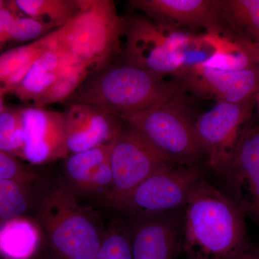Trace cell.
<instances>
[{
    "label": "cell",
    "mask_w": 259,
    "mask_h": 259,
    "mask_svg": "<svg viewBox=\"0 0 259 259\" xmlns=\"http://www.w3.org/2000/svg\"><path fill=\"white\" fill-rule=\"evenodd\" d=\"M50 27L44 25L35 19L20 18L13 20L8 32V40L25 42L37 40L45 36V33L50 30Z\"/></svg>",
    "instance_id": "obj_27"
},
{
    "label": "cell",
    "mask_w": 259,
    "mask_h": 259,
    "mask_svg": "<svg viewBox=\"0 0 259 259\" xmlns=\"http://www.w3.org/2000/svg\"><path fill=\"white\" fill-rule=\"evenodd\" d=\"M50 46V36L10 49L0 54V95L5 96L15 90L28 74L35 60Z\"/></svg>",
    "instance_id": "obj_19"
},
{
    "label": "cell",
    "mask_w": 259,
    "mask_h": 259,
    "mask_svg": "<svg viewBox=\"0 0 259 259\" xmlns=\"http://www.w3.org/2000/svg\"><path fill=\"white\" fill-rule=\"evenodd\" d=\"M37 219L46 244L59 259H97L104 232L91 209L59 180L40 199Z\"/></svg>",
    "instance_id": "obj_4"
},
{
    "label": "cell",
    "mask_w": 259,
    "mask_h": 259,
    "mask_svg": "<svg viewBox=\"0 0 259 259\" xmlns=\"http://www.w3.org/2000/svg\"><path fill=\"white\" fill-rule=\"evenodd\" d=\"M129 4L161 25L226 32L220 0H132Z\"/></svg>",
    "instance_id": "obj_14"
},
{
    "label": "cell",
    "mask_w": 259,
    "mask_h": 259,
    "mask_svg": "<svg viewBox=\"0 0 259 259\" xmlns=\"http://www.w3.org/2000/svg\"><path fill=\"white\" fill-rule=\"evenodd\" d=\"M89 74L83 66L69 59L55 83L33 102L34 106L44 108L51 104L67 101Z\"/></svg>",
    "instance_id": "obj_23"
},
{
    "label": "cell",
    "mask_w": 259,
    "mask_h": 259,
    "mask_svg": "<svg viewBox=\"0 0 259 259\" xmlns=\"http://www.w3.org/2000/svg\"><path fill=\"white\" fill-rule=\"evenodd\" d=\"M6 108L4 103V96L0 95V113Z\"/></svg>",
    "instance_id": "obj_32"
},
{
    "label": "cell",
    "mask_w": 259,
    "mask_h": 259,
    "mask_svg": "<svg viewBox=\"0 0 259 259\" xmlns=\"http://www.w3.org/2000/svg\"><path fill=\"white\" fill-rule=\"evenodd\" d=\"M110 159L112 188L102 202L111 208L153 174L180 163L125 122L112 141Z\"/></svg>",
    "instance_id": "obj_6"
},
{
    "label": "cell",
    "mask_w": 259,
    "mask_h": 259,
    "mask_svg": "<svg viewBox=\"0 0 259 259\" xmlns=\"http://www.w3.org/2000/svg\"><path fill=\"white\" fill-rule=\"evenodd\" d=\"M129 228L133 259H176L180 232L166 213L137 218Z\"/></svg>",
    "instance_id": "obj_16"
},
{
    "label": "cell",
    "mask_w": 259,
    "mask_h": 259,
    "mask_svg": "<svg viewBox=\"0 0 259 259\" xmlns=\"http://www.w3.org/2000/svg\"><path fill=\"white\" fill-rule=\"evenodd\" d=\"M97 259H133L129 226L120 218H112L105 230Z\"/></svg>",
    "instance_id": "obj_24"
},
{
    "label": "cell",
    "mask_w": 259,
    "mask_h": 259,
    "mask_svg": "<svg viewBox=\"0 0 259 259\" xmlns=\"http://www.w3.org/2000/svg\"><path fill=\"white\" fill-rule=\"evenodd\" d=\"M34 259H59L56 256L54 253L51 252V250L48 248H42V249L40 250V253L37 255Z\"/></svg>",
    "instance_id": "obj_31"
},
{
    "label": "cell",
    "mask_w": 259,
    "mask_h": 259,
    "mask_svg": "<svg viewBox=\"0 0 259 259\" xmlns=\"http://www.w3.org/2000/svg\"><path fill=\"white\" fill-rule=\"evenodd\" d=\"M69 61V58L51 45L50 39L49 49L33 63L13 94L21 102H35L55 83Z\"/></svg>",
    "instance_id": "obj_18"
},
{
    "label": "cell",
    "mask_w": 259,
    "mask_h": 259,
    "mask_svg": "<svg viewBox=\"0 0 259 259\" xmlns=\"http://www.w3.org/2000/svg\"><path fill=\"white\" fill-rule=\"evenodd\" d=\"M125 20L110 0H80L79 12L51 31V44L89 73L110 66L120 52Z\"/></svg>",
    "instance_id": "obj_3"
},
{
    "label": "cell",
    "mask_w": 259,
    "mask_h": 259,
    "mask_svg": "<svg viewBox=\"0 0 259 259\" xmlns=\"http://www.w3.org/2000/svg\"><path fill=\"white\" fill-rule=\"evenodd\" d=\"M224 23L259 42V0H220Z\"/></svg>",
    "instance_id": "obj_22"
},
{
    "label": "cell",
    "mask_w": 259,
    "mask_h": 259,
    "mask_svg": "<svg viewBox=\"0 0 259 259\" xmlns=\"http://www.w3.org/2000/svg\"><path fill=\"white\" fill-rule=\"evenodd\" d=\"M237 259H259V249L249 246Z\"/></svg>",
    "instance_id": "obj_29"
},
{
    "label": "cell",
    "mask_w": 259,
    "mask_h": 259,
    "mask_svg": "<svg viewBox=\"0 0 259 259\" xmlns=\"http://www.w3.org/2000/svg\"><path fill=\"white\" fill-rule=\"evenodd\" d=\"M24 144L21 109L6 108L0 113V151L21 158Z\"/></svg>",
    "instance_id": "obj_25"
},
{
    "label": "cell",
    "mask_w": 259,
    "mask_h": 259,
    "mask_svg": "<svg viewBox=\"0 0 259 259\" xmlns=\"http://www.w3.org/2000/svg\"><path fill=\"white\" fill-rule=\"evenodd\" d=\"M0 179L34 185L40 180V176L18 158L0 151Z\"/></svg>",
    "instance_id": "obj_26"
},
{
    "label": "cell",
    "mask_w": 259,
    "mask_h": 259,
    "mask_svg": "<svg viewBox=\"0 0 259 259\" xmlns=\"http://www.w3.org/2000/svg\"><path fill=\"white\" fill-rule=\"evenodd\" d=\"M125 64L164 78L182 79L196 36L143 17L125 21Z\"/></svg>",
    "instance_id": "obj_5"
},
{
    "label": "cell",
    "mask_w": 259,
    "mask_h": 259,
    "mask_svg": "<svg viewBox=\"0 0 259 259\" xmlns=\"http://www.w3.org/2000/svg\"><path fill=\"white\" fill-rule=\"evenodd\" d=\"M111 145L73 153L66 158L65 175L71 190L88 195L98 194L102 201L105 198L112 185Z\"/></svg>",
    "instance_id": "obj_15"
},
{
    "label": "cell",
    "mask_w": 259,
    "mask_h": 259,
    "mask_svg": "<svg viewBox=\"0 0 259 259\" xmlns=\"http://www.w3.org/2000/svg\"><path fill=\"white\" fill-rule=\"evenodd\" d=\"M33 185L0 179V223L26 216L35 202Z\"/></svg>",
    "instance_id": "obj_21"
},
{
    "label": "cell",
    "mask_w": 259,
    "mask_h": 259,
    "mask_svg": "<svg viewBox=\"0 0 259 259\" xmlns=\"http://www.w3.org/2000/svg\"><path fill=\"white\" fill-rule=\"evenodd\" d=\"M24 144L21 158L33 165L66 158L64 112L40 107L21 108Z\"/></svg>",
    "instance_id": "obj_10"
},
{
    "label": "cell",
    "mask_w": 259,
    "mask_h": 259,
    "mask_svg": "<svg viewBox=\"0 0 259 259\" xmlns=\"http://www.w3.org/2000/svg\"><path fill=\"white\" fill-rule=\"evenodd\" d=\"M184 206L182 245L189 259H237L250 246L241 209L206 181Z\"/></svg>",
    "instance_id": "obj_1"
},
{
    "label": "cell",
    "mask_w": 259,
    "mask_h": 259,
    "mask_svg": "<svg viewBox=\"0 0 259 259\" xmlns=\"http://www.w3.org/2000/svg\"><path fill=\"white\" fill-rule=\"evenodd\" d=\"M202 180L197 166L179 164L153 174L123 197L115 207L137 218L165 214L185 205Z\"/></svg>",
    "instance_id": "obj_8"
},
{
    "label": "cell",
    "mask_w": 259,
    "mask_h": 259,
    "mask_svg": "<svg viewBox=\"0 0 259 259\" xmlns=\"http://www.w3.org/2000/svg\"><path fill=\"white\" fill-rule=\"evenodd\" d=\"M64 114L65 146L69 156L111 144L124 123L111 112L83 104L69 105Z\"/></svg>",
    "instance_id": "obj_13"
},
{
    "label": "cell",
    "mask_w": 259,
    "mask_h": 259,
    "mask_svg": "<svg viewBox=\"0 0 259 259\" xmlns=\"http://www.w3.org/2000/svg\"><path fill=\"white\" fill-rule=\"evenodd\" d=\"M185 86L168 81L133 65L108 66L89 74L67 100L69 105L83 104L117 115L165 105L182 97Z\"/></svg>",
    "instance_id": "obj_2"
},
{
    "label": "cell",
    "mask_w": 259,
    "mask_h": 259,
    "mask_svg": "<svg viewBox=\"0 0 259 259\" xmlns=\"http://www.w3.org/2000/svg\"><path fill=\"white\" fill-rule=\"evenodd\" d=\"M9 3L15 11L56 29L64 25L80 9L79 0H15Z\"/></svg>",
    "instance_id": "obj_20"
},
{
    "label": "cell",
    "mask_w": 259,
    "mask_h": 259,
    "mask_svg": "<svg viewBox=\"0 0 259 259\" xmlns=\"http://www.w3.org/2000/svg\"><path fill=\"white\" fill-rule=\"evenodd\" d=\"M222 175L243 214L259 222V125L245 130Z\"/></svg>",
    "instance_id": "obj_11"
},
{
    "label": "cell",
    "mask_w": 259,
    "mask_h": 259,
    "mask_svg": "<svg viewBox=\"0 0 259 259\" xmlns=\"http://www.w3.org/2000/svg\"><path fill=\"white\" fill-rule=\"evenodd\" d=\"M38 223L26 216L0 223V259H34L42 249Z\"/></svg>",
    "instance_id": "obj_17"
},
{
    "label": "cell",
    "mask_w": 259,
    "mask_h": 259,
    "mask_svg": "<svg viewBox=\"0 0 259 259\" xmlns=\"http://www.w3.org/2000/svg\"><path fill=\"white\" fill-rule=\"evenodd\" d=\"M7 4H8V2L0 0V10L3 9V8H5Z\"/></svg>",
    "instance_id": "obj_33"
},
{
    "label": "cell",
    "mask_w": 259,
    "mask_h": 259,
    "mask_svg": "<svg viewBox=\"0 0 259 259\" xmlns=\"http://www.w3.org/2000/svg\"><path fill=\"white\" fill-rule=\"evenodd\" d=\"M17 12L11 6L9 2L5 8L0 10V45L8 40V32L13 20L18 18Z\"/></svg>",
    "instance_id": "obj_28"
},
{
    "label": "cell",
    "mask_w": 259,
    "mask_h": 259,
    "mask_svg": "<svg viewBox=\"0 0 259 259\" xmlns=\"http://www.w3.org/2000/svg\"><path fill=\"white\" fill-rule=\"evenodd\" d=\"M248 105L218 102L194 123V131L202 151L208 156V163L222 174L245 131Z\"/></svg>",
    "instance_id": "obj_9"
},
{
    "label": "cell",
    "mask_w": 259,
    "mask_h": 259,
    "mask_svg": "<svg viewBox=\"0 0 259 259\" xmlns=\"http://www.w3.org/2000/svg\"><path fill=\"white\" fill-rule=\"evenodd\" d=\"M186 89L218 102L242 103L259 88V72L253 66L241 70H226L199 64L181 79Z\"/></svg>",
    "instance_id": "obj_12"
},
{
    "label": "cell",
    "mask_w": 259,
    "mask_h": 259,
    "mask_svg": "<svg viewBox=\"0 0 259 259\" xmlns=\"http://www.w3.org/2000/svg\"><path fill=\"white\" fill-rule=\"evenodd\" d=\"M182 97L153 108L116 116L138 130L162 152L177 161H185L202 151L194 123L182 106Z\"/></svg>",
    "instance_id": "obj_7"
},
{
    "label": "cell",
    "mask_w": 259,
    "mask_h": 259,
    "mask_svg": "<svg viewBox=\"0 0 259 259\" xmlns=\"http://www.w3.org/2000/svg\"><path fill=\"white\" fill-rule=\"evenodd\" d=\"M248 53H249L251 60H255L258 66L259 72V42H255L253 45L248 47Z\"/></svg>",
    "instance_id": "obj_30"
}]
</instances>
